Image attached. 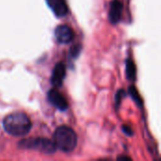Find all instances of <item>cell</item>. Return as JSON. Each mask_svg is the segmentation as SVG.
Returning <instances> with one entry per match:
<instances>
[{"instance_id":"cell-1","label":"cell","mask_w":161,"mask_h":161,"mask_svg":"<svg viewBox=\"0 0 161 161\" xmlns=\"http://www.w3.org/2000/svg\"><path fill=\"white\" fill-rule=\"evenodd\" d=\"M5 131L14 137H23L31 129V121L23 112H14L6 116L2 122Z\"/></svg>"},{"instance_id":"cell-2","label":"cell","mask_w":161,"mask_h":161,"mask_svg":"<svg viewBox=\"0 0 161 161\" xmlns=\"http://www.w3.org/2000/svg\"><path fill=\"white\" fill-rule=\"evenodd\" d=\"M53 142L57 149L69 153L75 148L77 144V136L71 127L62 125L56 129L53 136Z\"/></svg>"},{"instance_id":"cell-3","label":"cell","mask_w":161,"mask_h":161,"mask_svg":"<svg viewBox=\"0 0 161 161\" xmlns=\"http://www.w3.org/2000/svg\"><path fill=\"white\" fill-rule=\"evenodd\" d=\"M18 146L24 149L36 150L45 155H52L57 150L54 142L46 138H34L23 140L20 142H18Z\"/></svg>"},{"instance_id":"cell-4","label":"cell","mask_w":161,"mask_h":161,"mask_svg":"<svg viewBox=\"0 0 161 161\" xmlns=\"http://www.w3.org/2000/svg\"><path fill=\"white\" fill-rule=\"evenodd\" d=\"M55 38L58 43L66 44L74 40L75 33L70 26L66 25H60L55 29Z\"/></svg>"},{"instance_id":"cell-5","label":"cell","mask_w":161,"mask_h":161,"mask_svg":"<svg viewBox=\"0 0 161 161\" xmlns=\"http://www.w3.org/2000/svg\"><path fill=\"white\" fill-rule=\"evenodd\" d=\"M48 101L58 109L59 110H66L68 108V103L64 96H62L58 91L52 89L47 93Z\"/></svg>"},{"instance_id":"cell-6","label":"cell","mask_w":161,"mask_h":161,"mask_svg":"<svg viewBox=\"0 0 161 161\" xmlns=\"http://www.w3.org/2000/svg\"><path fill=\"white\" fill-rule=\"evenodd\" d=\"M66 75V67L63 62H58L56 64V66L53 69L52 76H51V83L53 86L59 88L61 87L64 77Z\"/></svg>"},{"instance_id":"cell-7","label":"cell","mask_w":161,"mask_h":161,"mask_svg":"<svg viewBox=\"0 0 161 161\" xmlns=\"http://www.w3.org/2000/svg\"><path fill=\"white\" fill-rule=\"evenodd\" d=\"M123 14V4L120 0H112L109 6L108 19L111 24L116 25L122 18Z\"/></svg>"},{"instance_id":"cell-8","label":"cell","mask_w":161,"mask_h":161,"mask_svg":"<svg viewBox=\"0 0 161 161\" xmlns=\"http://www.w3.org/2000/svg\"><path fill=\"white\" fill-rule=\"evenodd\" d=\"M48 7L51 8L53 13L58 17H64L67 15L69 8L65 0H46Z\"/></svg>"},{"instance_id":"cell-9","label":"cell","mask_w":161,"mask_h":161,"mask_svg":"<svg viewBox=\"0 0 161 161\" xmlns=\"http://www.w3.org/2000/svg\"><path fill=\"white\" fill-rule=\"evenodd\" d=\"M136 66L132 59L126 60V76L129 80H135L136 78Z\"/></svg>"},{"instance_id":"cell-10","label":"cell","mask_w":161,"mask_h":161,"mask_svg":"<svg viewBox=\"0 0 161 161\" xmlns=\"http://www.w3.org/2000/svg\"><path fill=\"white\" fill-rule=\"evenodd\" d=\"M129 93H130L131 97L133 98V100L138 105H140V106L142 105V98H141V96H140V94H139V92H138V91H137V89L135 87H133V86L129 87Z\"/></svg>"},{"instance_id":"cell-11","label":"cell","mask_w":161,"mask_h":161,"mask_svg":"<svg viewBox=\"0 0 161 161\" xmlns=\"http://www.w3.org/2000/svg\"><path fill=\"white\" fill-rule=\"evenodd\" d=\"M125 95V92H124V91H119L117 93H116V104H117V106H119V104H120V102H121V100H122V98H123V96Z\"/></svg>"},{"instance_id":"cell-12","label":"cell","mask_w":161,"mask_h":161,"mask_svg":"<svg viewBox=\"0 0 161 161\" xmlns=\"http://www.w3.org/2000/svg\"><path fill=\"white\" fill-rule=\"evenodd\" d=\"M123 132H125V133L126 135H128V136H131V135L133 134L131 127L128 126V125H124V126H123Z\"/></svg>"}]
</instances>
